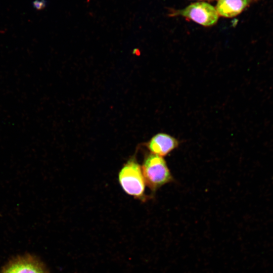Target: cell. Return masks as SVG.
I'll list each match as a JSON object with an SVG mask.
<instances>
[{"mask_svg":"<svg viewBox=\"0 0 273 273\" xmlns=\"http://www.w3.org/2000/svg\"><path fill=\"white\" fill-rule=\"evenodd\" d=\"M179 142L173 136L163 132L154 135L146 143L151 154L163 157L169 154L178 146Z\"/></svg>","mask_w":273,"mask_h":273,"instance_id":"5","label":"cell"},{"mask_svg":"<svg viewBox=\"0 0 273 273\" xmlns=\"http://www.w3.org/2000/svg\"><path fill=\"white\" fill-rule=\"evenodd\" d=\"M145 183L153 192L173 180L171 172L163 157L149 154L141 166Z\"/></svg>","mask_w":273,"mask_h":273,"instance_id":"1","label":"cell"},{"mask_svg":"<svg viewBox=\"0 0 273 273\" xmlns=\"http://www.w3.org/2000/svg\"><path fill=\"white\" fill-rule=\"evenodd\" d=\"M1 273H48L43 263L36 258L26 256L10 261Z\"/></svg>","mask_w":273,"mask_h":273,"instance_id":"4","label":"cell"},{"mask_svg":"<svg viewBox=\"0 0 273 273\" xmlns=\"http://www.w3.org/2000/svg\"><path fill=\"white\" fill-rule=\"evenodd\" d=\"M177 14L204 26L214 25L217 22L219 16L215 8L203 2L193 3L179 11Z\"/></svg>","mask_w":273,"mask_h":273,"instance_id":"3","label":"cell"},{"mask_svg":"<svg viewBox=\"0 0 273 273\" xmlns=\"http://www.w3.org/2000/svg\"><path fill=\"white\" fill-rule=\"evenodd\" d=\"M251 0H219L215 7L218 15L231 18L240 14Z\"/></svg>","mask_w":273,"mask_h":273,"instance_id":"6","label":"cell"},{"mask_svg":"<svg viewBox=\"0 0 273 273\" xmlns=\"http://www.w3.org/2000/svg\"><path fill=\"white\" fill-rule=\"evenodd\" d=\"M46 0H35L32 2L33 7L36 10H41L47 6Z\"/></svg>","mask_w":273,"mask_h":273,"instance_id":"7","label":"cell"},{"mask_svg":"<svg viewBox=\"0 0 273 273\" xmlns=\"http://www.w3.org/2000/svg\"><path fill=\"white\" fill-rule=\"evenodd\" d=\"M119 183L125 192L138 199L145 197V181L142 168L133 158L129 159L118 174Z\"/></svg>","mask_w":273,"mask_h":273,"instance_id":"2","label":"cell"}]
</instances>
